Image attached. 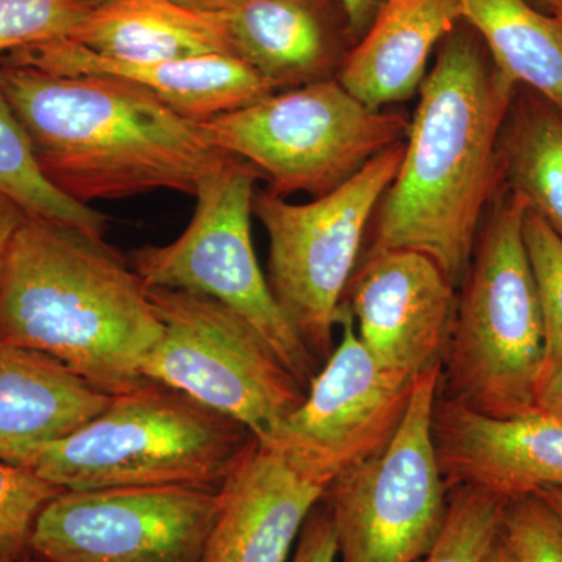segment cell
Instances as JSON below:
<instances>
[{"mask_svg": "<svg viewBox=\"0 0 562 562\" xmlns=\"http://www.w3.org/2000/svg\"><path fill=\"white\" fill-rule=\"evenodd\" d=\"M257 442L239 422L147 380L44 447L31 469L63 491L221 487Z\"/></svg>", "mask_w": 562, "mask_h": 562, "instance_id": "5", "label": "cell"}, {"mask_svg": "<svg viewBox=\"0 0 562 562\" xmlns=\"http://www.w3.org/2000/svg\"><path fill=\"white\" fill-rule=\"evenodd\" d=\"M439 379L417 376L390 446L325 491L339 562H419L438 541L449 498L432 439Z\"/></svg>", "mask_w": 562, "mask_h": 562, "instance_id": "10", "label": "cell"}, {"mask_svg": "<svg viewBox=\"0 0 562 562\" xmlns=\"http://www.w3.org/2000/svg\"><path fill=\"white\" fill-rule=\"evenodd\" d=\"M0 85L41 171L83 205L160 190L195 195L231 157L210 143L201 122L131 81L0 63Z\"/></svg>", "mask_w": 562, "mask_h": 562, "instance_id": "2", "label": "cell"}, {"mask_svg": "<svg viewBox=\"0 0 562 562\" xmlns=\"http://www.w3.org/2000/svg\"><path fill=\"white\" fill-rule=\"evenodd\" d=\"M524 239L541 301L549 364L562 358V238L528 210Z\"/></svg>", "mask_w": 562, "mask_h": 562, "instance_id": "26", "label": "cell"}, {"mask_svg": "<svg viewBox=\"0 0 562 562\" xmlns=\"http://www.w3.org/2000/svg\"><path fill=\"white\" fill-rule=\"evenodd\" d=\"M325 490L257 442L220 487L201 562H288Z\"/></svg>", "mask_w": 562, "mask_h": 562, "instance_id": "16", "label": "cell"}, {"mask_svg": "<svg viewBox=\"0 0 562 562\" xmlns=\"http://www.w3.org/2000/svg\"><path fill=\"white\" fill-rule=\"evenodd\" d=\"M111 398L54 358L0 338V461L31 468L44 447L94 419Z\"/></svg>", "mask_w": 562, "mask_h": 562, "instance_id": "18", "label": "cell"}, {"mask_svg": "<svg viewBox=\"0 0 562 562\" xmlns=\"http://www.w3.org/2000/svg\"><path fill=\"white\" fill-rule=\"evenodd\" d=\"M0 562H18V560L9 553L0 552Z\"/></svg>", "mask_w": 562, "mask_h": 562, "instance_id": "38", "label": "cell"}, {"mask_svg": "<svg viewBox=\"0 0 562 562\" xmlns=\"http://www.w3.org/2000/svg\"><path fill=\"white\" fill-rule=\"evenodd\" d=\"M161 335L140 375L249 428L268 443L305 387L260 331L227 305L194 292L149 288Z\"/></svg>", "mask_w": 562, "mask_h": 562, "instance_id": "8", "label": "cell"}, {"mask_svg": "<svg viewBox=\"0 0 562 562\" xmlns=\"http://www.w3.org/2000/svg\"><path fill=\"white\" fill-rule=\"evenodd\" d=\"M161 335L149 288L103 236L27 216L0 281V338L54 358L105 394L147 382Z\"/></svg>", "mask_w": 562, "mask_h": 562, "instance_id": "3", "label": "cell"}, {"mask_svg": "<svg viewBox=\"0 0 562 562\" xmlns=\"http://www.w3.org/2000/svg\"><path fill=\"white\" fill-rule=\"evenodd\" d=\"M0 194L27 216L66 222L103 236L106 217L90 205L72 201L41 171L32 140L0 85Z\"/></svg>", "mask_w": 562, "mask_h": 562, "instance_id": "23", "label": "cell"}, {"mask_svg": "<svg viewBox=\"0 0 562 562\" xmlns=\"http://www.w3.org/2000/svg\"><path fill=\"white\" fill-rule=\"evenodd\" d=\"M554 18H557V20L560 21L561 25H562V11H561V13H558L557 16H554Z\"/></svg>", "mask_w": 562, "mask_h": 562, "instance_id": "39", "label": "cell"}, {"mask_svg": "<svg viewBox=\"0 0 562 562\" xmlns=\"http://www.w3.org/2000/svg\"><path fill=\"white\" fill-rule=\"evenodd\" d=\"M69 40L128 63L235 55L227 13H203L171 0H106L85 14Z\"/></svg>", "mask_w": 562, "mask_h": 562, "instance_id": "20", "label": "cell"}, {"mask_svg": "<svg viewBox=\"0 0 562 562\" xmlns=\"http://www.w3.org/2000/svg\"><path fill=\"white\" fill-rule=\"evenodd\" d=\"M480 562H519L516 554L512 552L508 543L503 539L502 531L498 538L492 543L491 549L484 554L483 560Z\"/></svg>", "mask_w": 562, "mask_h": 562, "instance_id": "34", "label": "cell"}, {"mask_svg": "<svg viewBox=\"0 0 562 562\" xmlns=\"http://www.w3.org/2000/svg\"><path fill=\"white\" fill-rule=\"evenodd\" d=\"M516 90L471 25L446 36L422 83L401 168L373 214L369 250L420 251L460 286L501 188L498 139Z\"/></svg>", "mask_w": 562, "mask_h": 562, "instance_id": "1", "label": "cell"}, {"mask_svg": "<svg viewBox=\"0 0 562 562\" xmlns=\"http://www.w3.org/2000/svg\"><path fill=\"white\" fill-rule=\"evenodd\" d=\"M41 562H43V561H41Z\"/></svg>", "mask_w": 562, "mask_h": 562, "instance_id": "40", "label": "cell"}, {"mask_svg": "<svg viewBox=\"0 0 562 562\" xmlns=\"http://www.w3.org/2000/svg\"><path fill=\"white\" fill-rule=\"evenodd\" d=\"M336 325H341V339L314 375L305 401L265 443L325 491L390 446L417 380L373 360L344 301Z\"/></svg>", "mask_w": 562, "mask_h": 562, "instance_id": "11", "label": "cell"}, {"mask_svg": "<svg viewBox=\"0 0 562 562\" xmlns=\"http://www.w3.org/2000/svg\"><path fill=\"white\" fill-rule=\"evenodd\" d=\"M501 531L519 562H562V519L538 495L506 501Z\"/></svg>", "mask_w": 562, "mask_h": 562, "instance_id": "28", "label": "cell"}, {"mask_svg": "<svg viewBox=\"0 0 562 562\" xmlns=\"http://www.w3.org/2000/svg\"><path fill=\"white\" fill-rule=\"evenodd\" d=\"M184 9L203 11V13H227L236 0H171Z\"/></svg>", "mask_w": 562, "mask_h": 562, "instance_id": "33", "label": "cell"}, {"mask_svg": "<svg viewBox=\"0 0 562 562\" xmlns=\"http://www.w3.org/2000/svg\"><path fill=\"white\" fill-rule=\"evenodd\" d=\"M0 63L58 76H103L131 81L195 122L213 120L276 92L257 70L235 55L128 63L103 57L76 41L58 38L10 52L0 57Z\"/></svg>", "mask_w": 562, "mask_h": 562, "instance_id": "15", "label": "cell"}, {"mask_svg": "<svg viewBox=\"0 0 562 562\" xmlns=\"http://www.w3.org/2000/svg\"><path fill=\"white\" fill-rule=\"evenodd\" d=\"M227 20L236 57L276 92L336 79L353 47L339 0H236Z\"/></svg>", "mask_w": 562, "mask_h": 562, "instance_id": "17", "label": "cell"}, {"mask_svg": "<svg viewBox=\"0 0 562 562\" xmlns=\"http://www.w3.org/2000/svg\"><path fill=\"white\" fill-rule=\"evenodd\" d=\"M61 491L31 468L0 461V552L20 561L36 517Z\"/></svg>", "mask_w": 562, "mask_h": 562, "instance_id": "25", "label": "cell"}, {"mask_svg": "<svg viewBox=\"0 0 562 562\" xmlns=\"http://www.w3.org/2000/svg\"><path fill=\"white\" fill-rule=\"evenodd\" d=\"M260 179L255 166L231 155L199 183L187 231L171 244L133 250L131 265L147 288L206 295L241 314L306 391L321 361L281 312L251 241Z\"/></svg>", "mask_w": 562, "mask_h": 562, "instance_id": "7", "label": "cell"}, {"mask_svg": "<svg viewBox=\"0 0 562 562\" xmlns=\"http://www.w3.org/2000/svg\"><path fill=\"white\" fill-rule=\"evenodd\" d=\"M528 206L498 188L461 281L439 398L490 417L535 412L546 327L524 239Z\"/></svg>", "mask_w": 562, "mask_h": 562, "instance_id": "4", "label": "cell"}, {"mask_svg": "<svg viewBox=\"0 0 562 562\" xmlns=\"http://www.w3.org/2000/svg\"><path fill=\"white\" fill-rule=\"evenodd\" d=\"M77 2L81 3L88 11L95 9V7L102 5L106 0H77Z\"/></svg>", "mask_w": 562, "mask_h": 562, "instance_id": "37", "label": "cell"}, {"mask_svg": "<svg viewBox=\"0 0 562 562\" xmlns=\"http://www.w3.org/2000/svg\"><path fill=\"white\" fill-rule=\"evenodd\" d=\"M495 66L562 113V25L525 0H458Z\"/></svg>", "mask_w": 562, "mask_h": 562, "instance_id": "22", "label": "cell"}, {"mask_svg": "<svg viewBox=\"0 0 562 562\" xmlns=\"http://www.w3.org/2000/svg\"><path fill=\"white\" fill-rule=\"evenodd\" d=\"M349 20L351 41L355 44L360 41L369 25L375 20L376 13L384 5L386 0H339Z\"/></svg>", "mask_w": 562, "mask_h": 562, "instance_id": "32", "label": "cell"}, {"mask_svg": "<svg viewBox=\"0 0 562 562\" xmlns=\"http://www.w3.org/2000/svg\"><path fill=\"white\" fill-rule=\"evenodd\" d=\"M87 13L77 0H0V57L33 44L69 38Z\"/></svg>", "mask_w": 562, "mask_h": 562, "instance_id": "27", "label": "cell"}, {"mask_svg": "<svg viewBox=\"0 0 562 562\" xmlns=\"http://www.w3.org/2000/svg\"><path fill=\"white\" fill-rule=\"evenodd\" d=\"M505 503V498L476 487L449 490L441 535L419 562L482 561L501 535Z\"/></svg>", "mask_w": 562, "mask_h": 562, "instance_id": "24", "label": "cell"}, {"mask_svg": "<svg viewBox=\"0 0 562 562\" xmlns=\"http://www.w3.org/2000/svg\"><path fill=\"white\" fill-rule=\"evenodd\" d=\"M501 187L522 198L562 238V113L517 85L498 139Z\"/></svg>", "mask_w": 562, "mask_h": 562, "instance_id": "21", "label": "cell"}, {"mask_svg": "<svg viewBox=\"0 0 562 562\" xmlns=\"http://www.w3.org/2000/svg\"><path fill=\"white\" fill-rule=\"evenodd\" d=\"M432 439L447 491L476 487L509 501L562 490V420L550 414L490 417L438 395Z\"/></svg>", "mask_w": 562, "mask_h": 562, "instance_id": "14", "label": "cell"}, {"mask_svg": "<svg viewBox=\"0 0 562 562\" xmlns=\"http://www.w3.org/2000/svg\"><path fill=\"white\" fill-rule=\"evenodd\" d=\"M457 299V286L430 257L386 249L366 251L342 301L373 360L419 376L441 369Z\"/></svg>", "mask_w": 562, "mask_h": 562, "instance_id": "13", "label": "cell"}, {"mask_svg": "<svg viewBox=\"0 0 562 562\" xmlns=\"http://www.w3.org/2000/svg\"><path fill=\"white\" fill-rule=\"evenodd\" d=\"M25 220L27 214L16 203L0 194V281H2L11 243Z\"/></svg>", "mask_w": 562, "mask_h": 562, "instance_id": "31", "label": "cell"}, {"mask_svg": "<svg viewBox=\"0 0 562 562\" xmlns=\"http://www.w3.org/2000/svg\"><path fill=\"white\" fill-rule=\"evenodd\" d=\"M220 501V487L61 491L29 547L43 562H201Z\"/></svg>", "mask_w": 562, "mask_h": 562, "instance_id": "12", "label": "cell"}, {"mask_svg": "<svg viewBox=\"0 0 562 562\" xmlns=\"http://www.w3.org/2000/svg\"><path fill=\"white\" fill-rule=\"evenodd\" d=\"M536 409L562 420V358L543 369L536 391Z\"/></svg>", "mask_w": 562, "mask_h": 562, "instance_id": "30", "label": "cell"}, {"mask_svg": "<svg viewBox=\"0 0 562 562\" xmlns=\"http://www.w3.org/2000/svg\"><path fill=\"white\" fill-rule=\"evenodd\" d=\"M462 22L458 0H386L336 80L372 110L419 94L432 50Z\"/></svg>", "mask_w": 562, "mask_h": 562, "instance_id": "19", "label": "cell"}, {"mask_svg": "<svg viewBox=\"0 0 562 562\" xmlns=\"http://www.w3.org/2000/svg\"><path fill=\"white\" fill-rule=\"evenodd\" d=\"M539 498H542L550 508L553 509L554 513L562 519V490L561 487H546V490H541L535 492Z\"/></svg>", "mask_w": 562, "mask_h": 562, "instance_id": "35", "label": "cell"}, {"mask_svg": "<svg viewBox=\"0 0 562 562\" xmlns=\"http://www.w3.org/2000/svg\"><path fill=\"white\" fill-rule=\"evenodd\" d=\"M532 9L549 16H557L562 11V0H525Z\"/></svg>", "mask_w": 562, "mask_h": 562, "instance_id": "36", "label": "cell"}, {"mask_svg": "<svg viewBox=\"0 0 562 562\" xmlns=\"http://www.w3.org/2000/svg\"><path fill=\"white\" fill-rule=\"evenodd\" d=\"M291 562H338L335 528L324 502L321 501L303 525Z\"/></svg>", "mask_w": 562, "mask_h": 562, "instance_id": "29", "label": "cell"}, {"mask_svg": "<svg viewBox=\"0 0 562 562\" xmlns=\"http://www.w3.org/2000/svg\"><path fill=\"white\" fill-rule=\"evenodd\" d=\"M403 149L405 140L394 144L341 187L312 202L255 192L254 216L269 238V286L319 361L333 351L339 306L376 206L401 168Z\"/></svg>", "mask_w": 562, "mask_h": 562, "instance_id": "9", "label": "cell"}, {"mask_svg": "<svg viewBox=\"0 0 562 562\" xmlns=\"http://www.w3.org/2000/svg\"><path fill=\"white\" fill-rule=\"evenodd\" d=\"M201 124L216 149L255 166L272 194L313 199L357 176L409 128L403 114L369 109L336 79L272 92Z\"/></svg>", "mask_w": 562, "mask_h": 562, "instance_id": "6", "label": "cell"}]
</instances>
